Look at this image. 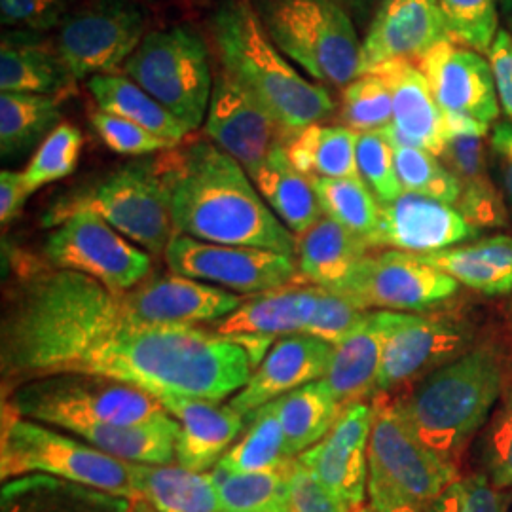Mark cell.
Returning a JSON list of instances; mask_svg holds the SVG:
<instances>
[{
  "mask_svg": "<svg viewBox=\"0 0 512 512\" xmlns=\"http://www.w3.org/2000/svg\"><path fill=\"white\" fill-rule=\"evenodd\" d=\"M0 323L2 399L31 380L86 374L135 385L158 399L220 403L249 382L243 349L207 327L152 325L131 293L54 268L10 247Z\"/></svg>",
  "mask_w": 512,
  "mask_h": 512,
  "instance_id": "obj_1",
  "label": "cell"
},
{
  "mask_svg": "<svg viewBox=\"0 0 512 512\" xmlns=\"http://www.w3.org/2000/svg\"><path fill=\"white\" fill-rule=\"evenodd\" d=\"M175 234L296 258V236L264 202L249 173L211 141L154 158Z\"/></svg>",
  "mask_w": 512,
  "mask_h": 512,
  "instance_id": "obj_2",
  "label": "cell"
},
{
  "mask_svg": "<svg viewBox=\"0 0 512 512\" xmlns=\"http://www.w3.org/2000/svg\"><path fill=\"white\" fill-rule=\"evenodd\" d=\"M209 27L222 71L289 133L321 124L334 114L336 105L327 88L304 78L275 46L251 0H220Z\"/></svg>",
  "mask_w": 512,
  "mask_h": 512,
  "instance_id": "obj_3",
  "label": "cell"
},
{
  "mask_svg": "<svg viewBox=\"0 0 512 512\" xmlns=\"http://www.w3.org/2000/svg\"><path fill=\"white\" fill-rule=\"evenodd\" d=\"M503 380V363L495 349H469L416 380L395 401L418 439L456 465L467 442L490 418Z\"/></svg>",
  "mask_w": 512,
  "mask_h": 512,
  "instance_id": "obj_4",
  "label": "cell"
},
{
  "mask_svg": "<svg viewBox=\"0 0 512 512\" xmlns=\"http://www.w3.org/2000/svg\"><path fill=\"white\" fill-rule=\"evenodd\" d=\"M33 475L54 476L145 505L133 463L112 458L86 440L63 435L50 425L21 418L2 403L0 478L10 482Z\"/></svg>",
  "mask_w": 512,
  "mask_h": 512,
  "instance_id": "obj_5",
  "label": "cell"
},
{
  "mask_svg": "<svg viewBox=\"0 0 512 512\" xmlns=\"http://www.w3.org/2000/svg\"><path fill=\"white\" fill-rule=\"evenodd\" d=\"M82 211L107 220L150 255H164L175 236L154 158L116 167L95 181L76 186L44 211L42 226L57 228Z\"/></svg>",
  "mask_w": 512,
  "mask_h": 512,
  "instance_id": "obj_6",
  "label": "cell"
},
{
  "mask_svg": "<svg viewBox=\"0 0 512 512\" xmlns=\"http://www.w3.org/2000/svg\"><path fill=\"white\" fill-rule=\"evenodd\" d=\"M268 37L321 84L348 86L361 76V40L336 0H251Z\"/></svg>",
  "mask_w": 512,
  "mask_h": 512,
  "instance_id": "obj_7",
  "label": "cell"
},
{
  "mask_svg": "<svg viewBox=\"0 0 512 512\" xmlns=\"http://www.w3.org/2000/svg\"><path fill=\"white\" fill-rule=\"evenodd\" d=\"M2 403L27 420L74 433L82 427L135 425L165 412L164 404L135 385L86 374H57L16 387Z\"/></svg>",
  "mask_w": 512,
  "mask_h": 512,
  "instance_id": "obj_8",
  "label": "cell"
},
{
  "mask_svg": "<svg viewBox=\"0 0 512 512\" xmlns=\"http://www.w3.org/2000/svg\"><path fill=\"white\" fill-rule=\"evenodd\" d=\"M122 73L150 93L190 131L207 118L213 93L209 50L190 27L152 31L133 52Z\"/></svg>",
  "mask_w": 512,
  "mask_h": 512,
  "instance_id": "obj_9",
  "label": "cell"
},
{
  "mask_svg": "<svg viewBox=\"0 0 512 512\" xmlns=\"http://www.w3.org/2000/svg\"><path fill=\"white\" fill-rule=\"evenodd\" d=\"M147 25L135 0H90L61 21L55 50L74 80L116 74L147 37Z\"/></svg>",
  "mask_w": 512,
  "mask_h": 512,
  "instance_id": "obj_10",
  "label": "cell"
},
{
  "mask_svg": "<svg viewBox=\"0 0 512 512\" xmlns=\"http://www.w3.org/2000/svg\"><path fill=\"white\" fill-rule=\"evenodd\" d=\"M368 473L384 478L425 511L459 480L458 465L439 458L418 439L397 401L387 393L372 397Z\"/></svg>",
  "mask_w": 512,
  "mask_h": 512,
  "instance_id": "obj_11",
  "label": "cell"
},
{
  "mask_svg": "<svg viewBox=\"0 0 512 512\" xmlns=\"http://www.w3.org/2000/svg\"><path fill=\"white\" fill-rule=\"evenodd\" d=\"M42 256L54 268L88 275L114 293H128L152 272L150 253L88 211L59 224Z\"/></svg>",
  "mask_w": 512,
  "mask_h": 512,
  "instance_id": "obj_12",
  "label": "cell"
},
{
  "mask_svg": "<svg viewBox=\"0 0 512 512\" xmlns=\"http://www.w3.org/2000/svg\"><path fill=\"white\" fill-rule=\"evenodd\" d=\"M459 283L427 264L420 255L384 251L357 262L346 281L332 289L349 296L363 310L425 313L458 293Z\"/></svg>",
  "mask_w": 512,
  "mask_h": 512,
  "instance_id": "obj_13",
  "label": "cell"
},
{
  "mask_svg": "<svg viewBox=\"0 0 512 512\" xmlns=\"http://www.w3.org/2000/svg\"><path fill=\"white\" fill-rule=\"evenodd\" d=\"M173 274L253 296L296 281V258L268 249L219 245L175 234L164 253Z\"/></svg>",
  "mask_w": 512,
  "mask_h": 512,
  "instance_id": "obj_14",
  "label": "cell"
},
{
  "mask_svg": "<svg viewBox=\"0 0 512 512\" xmlns=\"http://www.w3.org/2000/svg\"><path fill=\"white\" fill-rule=\"evenodd\" d=\"M471 325L452 313H399L385 340L376 395L416 382L469 351Z\"/></svg>",
  "mask_w": 512,
  "mask_h": 512,
  "instance_id": "obj_15",
  "label": "cell"
},
{
  "mask_svg": "<svg viewBox=\"0 0 512 512\" xmlns=\"http://www.w3.org/2000/svg\"><path fill=\"white\" fill-rule=\"evenodd\" d=\"M420 71L448 124H469L490 131L501 105L486 55L446 40L421 57Z\"/></svg>",
  "mask_w": 512,
  "mask_h": 512,
  "instance_id": "obj_16",
  "label": "cell"
},
{
  "mask_svg": "<svg viewBox=\"0 0 512 512\" xmlns=\"http://www.w3.org/2000/svg\"><path fill=\"white\" fill-rule=\"evenodd\" d=\"M319 293L321 287L294 281L274 291L253 294L232 313L209 323L207 329L243 349L255 370L277 340L304 334L317 308Z\"/></svg>",
  "mask_w": 512,
  "mask_h": 512,
  "instance_id": "obj_17",
  "label": "cell"
},
{
  "mask_svg": "<svg viewBox=\"0 0 512 512\" xmlns=\"http://www.w3.org/2000/svg\"><path fill=\"white\" fill-rule=\"evenodd\" d=\"M209 139L253 177L272 150L293 135L228 73L217 74L205 118Z\"/></svg>",
  "mask_w": 512,
  "mask_h": 512,
  "instance_id": "obj_18",
  "label": "cell"
},
{
  "mask_svg": "<svg viewBox=\"0 0 512 512\" xmlns=\"http://www.w3.org/2000/svg\"><path fill=\"white\" fill-rule=\"evenodd\" d=\"M370 427L372 403L349 404L325 439L296 458L348 512L365 503Z\"/></svg>",
  "mask_w": 512,
  "mask_h": 512,
  "instance_id": "obj_19",
  "label": "cell"
},
{
  "mask_svg": "<svg viewBox=\"0 0 512 512\" xmlns=\"http://www.w3.org/2000/svg\"><path fill=\"white\" fill-rule=\"evenodd\" d=\"M446 40L452 38L440 0H380L361 40V74L389 63L420 61Z\"/></svg>",
  "mask_w": 512,
  "mask_h": 512,
  "instance_id": "obj_20",
  "label": "cell"
},
{
  "mask_svg": "<svg viewBox=\"0 0 512 512\" xmlns=\"http://www.w3.org/2000/svg\"><path fill=\"white\" fill-rule=\"evenodd\" d=\"M456 205L414 192H403L391 202L380 203L378 226L368 239L370 249L391 247L412 255H431L475 238Z\"/></svg>",
  "mask_w": 512,
  "mask_h": 512,
  "instance_id": "obj_21",
  "label": "cell"
},
{
  "mask_svg": "<svg viewBox=\"0 0 512 512\" xmlns=\"http://www.w3.org/2000/svg\"><path fill=\"white\" fill-rule=\"evenodd\" d=\"M334 346L308 334L277 340L264 361L256 366L245 387L228 401L241 416H249L264 404L325 378Z\"/></svg>",
  "mask_w": 512,
  "mask_h": 512,
  "instance_id": "obj_22",
  "label": "cell"
},
{
  "mask_svg": "<svg viewBox=\"0 0 512 512\" xmlns=\"http://www.w3.org/2000/svg\"><path fill=\"white\" fill-rule=\"evenodd\" d=\"M160 401L179 423L175 463L192 473H209L245 429V416L230 404L194 397H164Z\"/></svg>",
  "mask_w": 512,
  "mask_h": 512,
  "instance_id": "obj_23",
  "label": "cell"
},
{
  "mask_svg": "<svg viewBox=\"0 0 512 512\" xmlns=\"http://www.w3.org/2000/svg\"><path fill=\"white\" fill-rule=\"evenodd\" d=\"M397 311H366L359 325L338 342L323 378L342 408L376 395L385 340Z\"/></svg>",
  "mask_w": 512,
  "mask_h": 512,
  "instance_id": "obj_24",
  "label": "cell"
},
{
  "mask_svg": "<svg viewBox=\"0 0 512 512\" xmlns=\"http://www.w3.org/2000/svg\"><path fill=\"white\" fill-rule=\"evenodd\" d=\"M484 135V129L469 124H448L440 160L461 186L456 209L463 219L475 228H499L507 224V211L488 173Z\"/></svg>",
  "mask_w": 512,
  "mask_h": 512,
  "instance_id": "obj_25",
  "label": "cell"
},
{
  "mask_svg": "<svg viewBox=\"0 0 512 512\" xmlns=\"http://www.w3.org/2000/svg\"><path fill=\"white\" fill-rule=\"evenodd\" d=\"M374 73L384 76L393 97V124L382 131L440 158L448 139V120L420 67L399 61Z\"/></svg>",
  "mask_w": 512,
  "mask_h": 512,
  "instance_id": "obj_26",
  "label": "cell"
},
{
  "mask_svg": "<svg viewBox=\"0 0 512 512\" xmlns=\"http://www.w3.org/2000/svg\"><path fill=\"white\" fill-rule=\"evenodd\" d=\"M74 80L65 63L38 33L10 29L0 40V90L2 93L63 95L74 92Z\"/></svg>",
  "mask_w": 512,
  "mask_h": 512,
  "instance_id": "obj_27",
  "label": "cell"
},
{
  "mask_svg": "<svg viewBox=\"0 0 512 512\" xmlns=\"http://www.w3.org/2000/svg\"><path fill=\"white\" fill-rule=\"evenodd\" d=\"M368 251L366 239L349 232L336 220L323 217L296 238V283L336 289Z\"/></svg>",
  "mask_w": 512,
  "mask_h": 512,
  "instance_id": "obj_28",
  "label": "cell"
},
{
  "mask_svg": "<svg viewBox=\"0 0 512 512\" xmlns=\"http://www.w3.org/2000/svg\"><path fill=\"white\" fill-rule=\"evenodd\" d=\"M137 503L54 476L4 482L2 512H137Z\"/></svg>",
  "mask_w": 512,
  "mask_h": 512,
  "instance_id": "obj_29",
  "label": "cell"
},
{
  "mask_svg": "<svg viewBox=\"0 0 512 512\" xmlns=\"http://www.w3.org/2000/svg\"><path fill=\"white\" fill-rule=\"evenodd\" d=\"M251 179L264 202L296 238L323 219V209L310 177L291 164L285 145L275 147Z\"/></svg>",
  "mask_w": 512,
  "mask_h": 512,
  "instance_id": "obj_30",
  "label": "cell"
},
{
  "mask_svg": "<svg viewBox=\"0 0 512 512\" xmlns=\"http://www.w3.org/2000/svg\"><path fill=\"white\" fill-rule=\"evenodd\" d=\"M74 437L86 440L93 448L112 458L143 465L175 463V444L179 439V423L167 412L135 425L82 427Z\"/></svg>",
  "mask_w": 512,
  "mask_h": 512,
  "instance_id": "obj_31",
  "label": "cell"
},
{
  "mask_svg": "<svg viewBox=\"0 0 512 512\" xmlns=\"http://www.w3.org/2000/svg\"><path fill=\"white\" fill-rule=\"evenodd\" d=\"M420 256L427 264L478 293L495 296L512 291V238L509 236H494L473 245Z\"/></svg>",
  "mask_w": 512,
  "mask_h": 512,
  "instance_id": "obj_32",
  "label": "cell"
},
{
  "mask_svg": "<svg viewBox=\"0 0 512 512\" xmlns=\"http://www.w3.org/2000/svg\"><path fill=\"white\" fill-rule=\"evenodd\" d=\"M88 90L97 109L129 120L177 147L183 145L186 135L190 133V129L177 116H173L162 103H158L139 84L129 80L128 76H93L88 80Z\"/></svg>",
  "mask_w": 512,
  "mask_h": 512,
  "instance_id": "obj_33",
  "label": "cell"
},
{
  "mask_svg": "<svg viewBox=\"0 0 512 512\" xmlns=\"http://www.w3.org/2000/svg\"><path fill=\"white\" fill-rule=\"evenodd\" d=\"M135 465L137 486L152 512H220L217 486L209 473H192L177 463Z\"/></svg>",
  "mask_w": 512,
  "mask_h": 512,
  "instance_id": "obj_34",
  "label": "cell"
},
{
  "mask_svg": "<svg viewBox=\"0 0 512 512\" xmlns=\"http://www.w3.org/2000/svg\"><path fill=\"white\" fill-rule=\"evenodd\" d=\"M357 137L346 126L313 124L293 133L285 150L291 164L310 179H361Z\"/></svg>",
  "mask_w": 512,
  "mask_h": 512,
  "instance_id": "obj_35",
  "label": "cell"
},
{
  "mask_svg": "<svg viewBox=\"0 0 512 512\" xmlns=\"http://www.w3.org/2000/svg\"><path fill=\"white\" fill-rule=\"evenodd\" d=\"M69 97L2 93L0 95V152L16 158L40 145L61 122V109Z\"/></svg>",
  "mask_w": 512,
  "mask_h": 512,
  "instance_id": "obj_36",
  "label": "cell"
},
{
  "mask_svg": "<svg viewBox=\"0 0 512 512\" xmlns=\"http://www.w3.org/2000/svg\"><path fill=\"white\" fill-rule=\"evenodd\" d=\"M274 403L285 433L287 456L293 459L325 439L344 410L323 380L294 389Z\"/></svg>",
  "mask_w": 512,
  "mask_h": 512,
  "instance_id": "obj_37",
  "label": "cell"
},
{
  "mask_svg": "<svg viewBox=\"0 0 512 512\" xmlns=\"http://www.w3.org/2000/svg\"><path fill=\"white\" fill-rule=\"evenodd\" d=\"M287 442L275 403L264 404L245 416V429L232 448L220 458L219 467L228 473H262L289 461Z\"/></svg>",
  "mask_w": 512,
  "mask_h": 512,
  "instance_id": "obj_38",
  "label": "cell"
},
{
  "mask_svg": "<svg viewBox=\"0 0 512 512\" xmlns=\"http://www.w3.org/2000/svg\"><path fill=\"white\" fill-rule=\"evenodd\" d=\"M294 459L262 473H228L215 465L209 476L217 486L220 512H266L285 503L287 476Z\"/></svg>",
  "mask_w": 512,
  "mask_h": 512,
  "instance_id": "obj_39",
  "label": "cell"
},
{
  "mask_svg": "<svg viewBox=\"0 0 512 512\" xmlns=\"http://www.w3.org/2000/svg\"><path fill=\"white\" fill-rule=\"evenodd\" d=\"M311 183L323 215L368 243L378 226L380 203L363 179H311Z\"/></svg>",
  "mask_w": 512,
  "mask_h": 512,
  "instance_id": "obj_40",
  "label": "cell"
},
{
  "mask_svg": "<svg viewBox=\"0 0 512 512\" xmlns=\"http://www.w3.org/2000/svg\"><path fill=\"white\" fill-rule=\"evenodd\" d=\"M385 137L393 145L395 169L404 192H414L450 205L458 203L461 196L459 181L456 175L442 164L439 156L423 148L408 145L393 135L385 133Z\"/></svg>",
  "mask_w": 512,
  "mask_h": 512,
  "instance_id": "obj_41",
  "label": "cell"
},
{
  "mask_svg": "<svg viewBox=\"0 0 512 512\" xmlns=\"http://www.w3.org/2000/svg\"><path fill=\"white\" fill-rule=\"evenodd\" d=\"M340 118L355 133L389 128L393 124V97L384 76L361 74L344 86Z\"/></svg>",
  "mask_w": 512,
  "mask_h": 512,
  "instance_id": "obj_42",
  "label": "cell"
},
{
  "mask_svg": "<svg viewBox=\"0 0 512 512\" xmlns=\"http://www.w3.org/2000/svg\"><path fill=\"white\" fill-rule=\"evenodd\" d=\"M82 147V131L69 122H61L38 145L31 162L27 164L25 171H21L27 190L33 194L46 184L69 177L78 165Z\"/></svg>",
  "mask_w": 512,
  "mask_h": 512,
  "instance_id": "obj_43",
  "label": "cell"
},
{
  "mask_svg": "<svg viewBox=\"0 0 512 512\" xmlns=\"http://www.w3.org/2000/svg\"><path fill=\"white\" fill-rule=\"evenodd\" d=\"M454 42L488 55L499 33V0H440Z\"/></svg>",
  "mask_w": 512,
  "mask_h": 512,
  "instance_id": "obj_44",
  "label": "cell"
},
{
  "mask_svg": "<svg viewBox=\"0 0 512 512\" xmlns=\"http://www.w3.org/2000/svg\"><path fill=\"white\" fill-rule=\"evenodd\" d=\"M357 169L378 203L391 202L403 194V186L395 169L393 145L385 137L384 131L359 133Z\"/></svg>",
  "mask_w": 512,
  "mask_h": 512,
  "instance_id": "obj_45",
  "label": "cell"
},
{
  "mask_svg": "<svg viewBox=\"0 0 512 512\" xmlns=\"http://www.w3.org/2000/svg\"><path fill=\"white\" fill-rule=\"evenodd\" d=\"M90 124L99 135V139L116 154L148 156V154L165 152L177 147L169 141L152 135L147 129L103 110L97 109L90 112Z\"/></svg>",
  "mask_w": 512,
  "mask_h": 512,
  "instance_id": "obj_46",
  "label": "cell"
},
{
  "mask_svg": "<svg viewBox=\"0 0 512 512\" xmlns=\"http://www.w3.org/2000/svg\"><path fill=\"white\" fill-rule=\"evenodd\" d=\"M365 313L366 310L346 294L321 287L317 308L304 334L336 346L359 325Z\"/></svg>",
  "mask_w": 512,
  "mask_h": 512,
  "instance_id": "obj_47",
  "label": "cell"
},
{
  "mask_svg": "<svg viewBox=\"0 0 512 512\" xmlns=\"http://www.w3.org/2000/svg\"><path fill=\"white\" fill-rule=\"evenodd\" d=\"M480 456L484 475L495 488H512V395L488 423Z\"/></svg>",
  "mask_w": 512,
  "mask_h": 512,
  "instance_id": "obj_48",
  "label": "cell"
},
{
  "mask_svg": "<svg viewBox=\"0 0 512 512\" xmlns=\"http://www.w3.org/2000/svg\"><path fill=\"white\" fill-rule=\"evenodd\" d=\"M76 0H0V21L4 27L42 33L59 27L71 14Z\"/></svg>",
  "mask_w": 512,
  "mask_h": 512,
  "instance_id": "obj_49",
  "label": "cell"
},
{
  "mask_svg": "<svg viewBox=\"0 0 512 512\" xmlns=\"http://www.w3.org/2000/svg\"><path fill=\"white\" fill-rule=\"evenodd\" d=\"M285 507L287 512H348L298 459L291 463L287 476Z\"/></svg>",
  "mask_w": 512,
  "mask_h": 512,
  "instance_id": "obj_50",
  "label": "cell"
},
{
  "mask_svg": "<svg viewBox=\"0 0 512 512\" xmlns=\"http://www.w3.org/2000/svg\"><path fill=\"white\" fill-rule=\"evenodd\" d=\"M486 57L494 71L499 105L512 126V37L505 29H499Z\"/></svg>",
  "mask_w": 512,
  "mask_h": 512,
  "instance_id": "obj_51",
  "label": "cell"
},
{
  "mask_svg": "<svg viewBox=\"0 0 512 512\" xmlns=\"http://www.w3.org/2000/svg\"><path fill=\"white\" fill-rule=\"evenodd\" d=\"M366 494L370 499V511L372 512H427L420 503L410 499L408 495L399 492L391 484H387L384 478L374 473H368Z\"/></svg>",
  "mask_w": 512,
  "mask_h": 512,
  "instance_id": "obj_52",
  "label": "cell"
},
{
  "mask_svg": "<svg viewBox=\"0 0 512 512\" xmlns=\"http://www.w3.org/2000/svg\"><path fill=\"white\" fill-rule=\"evenodd\" d=\"M31 192L27 190L23 173L4 169L0 173V222L8 226L12 220L18 219L29 200Z\"/></svg>",
  "mask_w": 512,
  "mask_h": 512,
  "instance_id": "obj_53",
  "label": "cell"
},
{
  "mask_svg": "<svg viewBox=\"0 0 512 512\" xmlns=\"http://www.w3.org/2000/svg\"><path fill=\"white\" fill-rule=\"evenodd\" d=\"M490 150L497 164L505 196L512 203V126L509 122L495 124L490 137Z\"/></svg>",
  "mask_w": 512,
  "mask_h": 512,
  "instance_id": "obj_54",
  "label": "cell"
},
{
  "mask_svg": "<svg viewBox=\"0 0 512 512\" xmlns=\"http://www.w3.org/2000/svg\"><path fill=\"white\" fill-rule=\"evenodd\" d=\"M427 512H476L469 507L461 478L450 484L442 494L431 503Z\"/></svg>",
  "mask_w": 512,
  "mask_h": 512,
  "instance_id": "obj_55",
  "label": "cell"
},
{
  "mask_svg": "<svg viewBox=\"0 0 512 512\" xmlns=\"http://www.w3.org/2000/svg\"><path fill=\"white\" fill-rule=\"evenodd\" d=\"M499 19H503L505 31L512 37V0H499Z\"/></svg>",
  "mask_w": 512,
  "mask_h": 512,
  "instance_id": "obj_56",
  "label": "cell"
},
{
  "mask_svg": "<svg viewBox=\"0 0 512 512\" xmlns=\"http://www.w3.org/2000/svg\"><path fill=\"white\" fill-rule=\"evenodd\" d=\"M336 2H340L348 12H351V10L363 8V2H365V0H336Z\"/></svg>",
  "mask_w": 512,
  "mask_h": 512,
  "instance_id": "obj_57",
  "label": "cell"
},
{
  "mask_svg": "<svg viewBox=\"0 0 512 512\" xmlns=\"http://www.w3.org/2000/svg\"><path fill=\"white\" fill-rule=\"evenodd\" d=\"M266 512H287V507H285V503H281V505H277L274 509H270V511Z\"/></svg>",
  "mask_w": 512,
  "mask_h": 512,
  "instance_id": "obj_58",
  "label": "cell"
},
{
  "mask_svg": "<svg viewBox=\"0 0 512 512\" xmlns=\"http://www.w3.org/2000/svg\"><path fill=\"white\" fill-rule=\"evenodd\" d=\"M353 512H372L370 511V507H361V509H357V511Z\"/></svg>",
  "mask_w": 512,
  "mask_h": 512,
  "instance_id": "obj_59",
  "label": "cell"
}]
</instances>
